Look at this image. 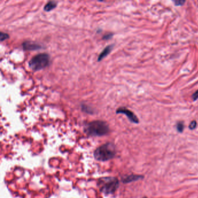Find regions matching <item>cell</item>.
<instances>
[{
    "label": "cell",
    "instance_id": "1",
    "mask_svg": "<svg viewBox=\"0 0 198 198\" xmlns=\"http://www.w3.org/2000/svg\"><path fill=\"white\" fill-rule=\"evenodd\" d=\"M108 124L102 120H95L85 126L84 132L91 137H101L106 135L109 132Z\"/></svg>",
    "mask_w": 198,
    "mask_h": 198
},
{
    "label": "cell",
    "instance_id": "2",
    "mask_svg": "<svg viewBox=\"0 0 198 198\" xmlns=\"http://www.w3.org/2000/svg\"><path fill=\"white\" fill-rule=\"evenodd\" d=\"M116 153L115 145L112 142H107L95 149L94 158L100 162H105L114 158Z\"/></svg>",
    "mask_w": 198,
    "mask_h": 198
},
{
    "label": "cell",
    "instance_id": "3",
    "mask_svg": "<svg viewBox=\"0 0 198 198\" xmlns=\"http://www.w3.org/2000/svg\"><path fill=\"white\" fill-rule=\"evenodd\" d=\"M97 186L102 193L109 195L115 192L119 188V181L114 177H102L98 179Z\"/></svg>",
    "mask_w": 198,
    "mask_h": 198
},
{
    "label": "cell",
    "instance_id": "4",
    "mask_svg": "<svg viewBox=\"0 0 198 198\" xmlns=\"http://www.w3.org/2000/svg\"><path fill=\"white\" fill-rule=\"evenodd\" d=\"M50 63V55L47 53H40L30 60L29 66L31 69L37 71L44 69L49 65Z\"/></svg>",
    "mask_w": 198,
    "mask_h": 198
},
{
    "label": "cell",
    "instance_id": "5",
    "mask_svg": "<svg viewBox=\"0 0 198 198\" xmlns=\"http://www.w3.org/2000/svg\"><path fill=\"white\" fill-rule=\"evenodd\" d=\"M116 113L117 114L121 113V114H124V115H126L127 117L128 118V119H129V120L130 121H131L132 123H136V124H138L139 123V119L137 117V116L132 112H131V110L127 109L125 107L119 108L116 110Z\"/></svg>",
    "mask_w": 198,
    "mask_h": 198
},
{
    "label": "cell",
    "instance_id": "6",
    "mask_svg": "<svg viewBox=\"0 0 198 198\" xmlns=\"http://www.w3.org/2000/svg\"><path fill=\"white\" fill-rule=\"evenodd\" d=\"M22 47L23 50L25 51H36L42 48L40 44L29 41L23 42L22 43Z\"/></svg>",
    "mask_w": 198,
    "mask_h": 198
},
{
    "label": "cell",
    "instance_id": "7",
    "mask_svg": "<svg viewBox=\"0 0 198 198\" xmlns=\"http://www.w3.org/2000/svg\"><path fill=\"white\" fill-rule=\"evenodd\" d=\"M144 178V176H141V175H135V174H131L130 176H127L125 177L124 178L122 179V182L123 183L127 184V183H130L131 182H134L137 180L141 179Z\"/></svg>",
    "mask_w": 198,
    "mask_h": 198
},
{
    "label": "cell",
    "instance_id": "8",
    "mask_svg": "<svg viewBox=\"0 0 198 198\" xmlns=\"http://www.w3.org/2000/svg\"><path fill=\"white\" fill-rule=\"evenodd\" d=\"M113 45H109L106 46L103 50L101 52V53L99 54V57L98 58V61H100L105 58L106 56H108L109 54L110 53L111 51L113 49Z\"/></svg>",
    "mask_w": 198,
    "mask_h": 198
},
{
    "label": "cell",
    "instance_id": "9",
    "mask_svg": "<svg viewBox=\"0 0 198 198\" xmlns=\"http://www.w3.org/2000/svg\"><path fill=\"white\" fill-rule=\"evenodd\" d=\"M57 3L55 1H49L47 2L44 7V10L47 12H50L53 10L54 8L57 7Z\"/></svg>",
    "mask_w": 198,
    "mask_h": 198
},
{
    "label": "cell",
    "instance_id": "10",
    "mask_svg": "<svg viewBox=\"0 0 198 198\" xmlns=\"http://www.w3.org/2000/svg\"><path fill=\"white\" fill-rule=\"evenodd\" d=\"M81 109L83 112L88 113V114H93L94 110L91 107L89 106L88 105H86L85 104L81 105Z\"/></svg>",
    "mask_w": 198,
    "mask_h": 198
},
{
    "label": "cell",
    "instance_id": "11",
    "mask_svg": "<svg viewBox=\"0 0 198 198\" xmlns=\"http://www.w3.org/2000/svg\"><path fill=\"white\" fill-rule=\"evenodd\" d=\"M177 130L179 132H182L184 129V124L182 121H179L177 124Z\"/></svg>",
    "mask_w": 198,
    "mask_h": 198
},
{
    "label": "cell",
    "instance_id": "12",
    "mask_svg": "<svg viewBox=\"0 0 198 198\" xmlns=\"http://www.w3.org/2000/svg\"><path fill=\"white\" fill-rule=\"evenodd\" d=\"M9 38H10V36L8 34L6 33H4L2 31L0 32V40L1 42L4 40H7Z\"/></svg>",
    "mask_w": 198,
    "mask_h": 198
},
{
    "label": "cell",
    "instance_id": "13",
    "mask_svg": "<svg viewBox=\"0 0 198 198\" xmlns=\"http://www.w3.org/2000/svg\"><path fill=\"white\" fill-rule=\"evenodd\" d=\"M197 123L195 120H193L191 122L189 126V128L190 130H194L197 127Z\"/></svg>",
    "mask_w": 198,
    "mask_h": 198
},
{
    "label": "cell",
    "instance_id": "14",
    "mask_svg": "<svg viewBox=\"0 0 198 198\" xmlns=\"http://www.w3.org/2000/svg\"><path fill=\"white\" fill-rule=\"evenodd\" d=\"M113 36V34H112V33H108V34H105V35L103 36L102 39L104 40H110V39L112 38Z\"/></svg>",
    "mask_w": 198,
    "mask_h": 198
},
{
    "label": "cell",
    "instance_id": "15",
    "mask_svg": "<svg viewBox=\"0 0 198 198\" xmlns=\"http://www.w3.org/2000/svg\"><path fill=\"white\" fill-rule=\"evenodd\" d=\"M174 2L175 4V5L176 6H182L185 4V1L183 0H177V1H174Z\"/></svg>",
    "mask_w": 198,
    "mask_h": 198
},
{
    "label": "cell",
    "instance_id": "16",
    "mask_svg": "<svg viewBox=\"0 0 198 198\" xmlns=\"http://www.w3.org/2000/svg\"><path fill=\"white\" fill-rule=\"evenodd\" d=\"M192 99L194 101L198 99V89L192 95Z\"/></svg>",
    "mask_w": 198,
    "mask_h": 198
},
{
    "label": "cell",
    "instance_id": "17",
    "mask_svg": "<svg viewBox=\"0 0 198 198\" xmlns=\"http://www.w3.org/2000/svg\"><path fill=\"white\" fill-rule=\"evenodd\" d=\"M147 198V197H144V198Z\"/></svg>",
    "mask_w": 198,
    "mask_h": 198
}]
</instances>
